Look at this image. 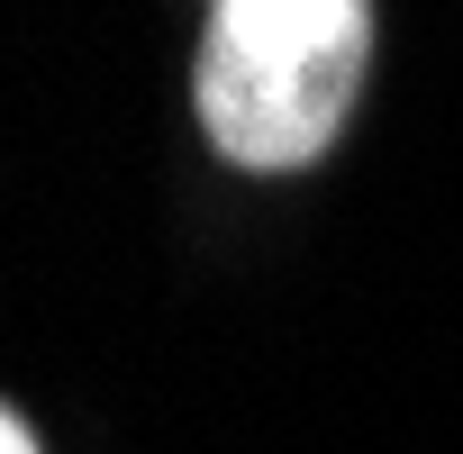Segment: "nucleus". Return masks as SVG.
<instances>
[{
    "label": "nucleus",
    "mask_w": 463,
    "mask_h": 454,
    "mask_svg": "<svg viewBox=\"0 0 463 454\" xmlns=\"http://www.w3.org/2000/svg\"><path fill=\"white\" fill-rule=\"evenodd\" d=\"M373 55L364 0H209L191 100L227 164L300 173L336 146Z\"/></svg>",
    "instance_id": "obj_1"
},
{
    "label": "nucleus",
    "mask_w": 463,
    "mask_h": 454,
    "mask_svg": "<svg viewBox=\"0 0 463 454\" xmlns=\"http://www.w3.org/2000/svg\"><path fill=\"white\" fill-rule=\"evenodd\" d=\"M0 454H37V436H28V418H19V409L0 418Z\"/></svg>",
    "instance_id": "obj_2"
}]
</instances>
